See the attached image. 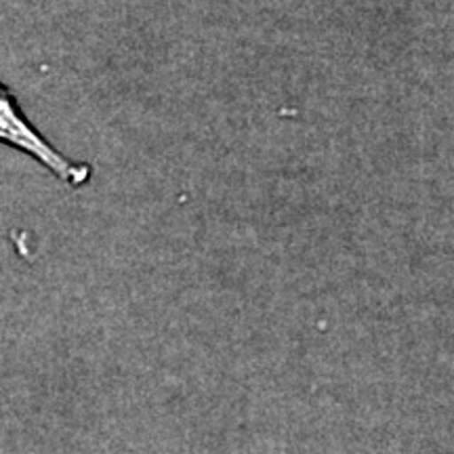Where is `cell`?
I'll use <instances>...</instances> for the list:
<instances>
[{"mask_svg": "<svg viewBox=\"0 0 454 454\" xmlns=\"http://www.w3.org/2000/svg\"><path fill=\"white\" fill-rule=\"evenodd\" d=\"M0 144L34 158L66 185L82 187L93 177V168L89 164L70 160L49 144L41 130L27 121L13 93L3 82H0Z\"/></svg>", "mask_w": 454, "mask_h": 454, "instance_id": "6da1fadb", "label": "cell"}]
</instances>
